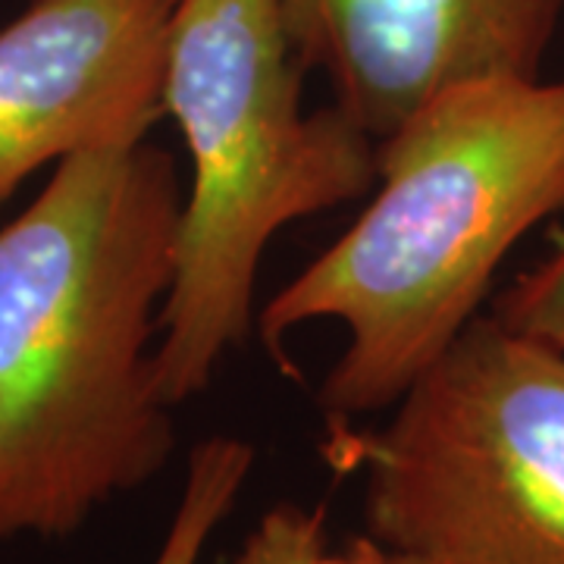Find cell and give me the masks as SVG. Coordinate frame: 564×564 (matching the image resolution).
Listing matches in <instances>:
<instances>
[{"label": "cell", "mask_w": 564, "mask_h": 564, "mask_svg": "<svg viewBox=\"0 0 564 564\" xmlns=\"http://www.w3.org/2000/svg\"><path fill=\"white\" fill-rule=\"evenodd\" d=\"M182 198L166 148L107 144L0 229V543L73 536L170 462L154 351Z\"/></svg>", "instance_id": "1"}, {"label": "cell", "mask_w": 564, "mask_h": 564, "mask_svg": "<svg viewBox=\"0 0 564 564\" xmlns=\"http://www.w3.org/2000/svg\"><path fill=\"white\" fill-rule=\"evenodd\" d=\"M564 210V79L448 88L380 141L370 202L261 311V336L339 323L336 421L380 414L480 317L505 258Z\"/></svg>", "instance_id": "2"}, {"label": "cell", "mask_w": 564, "mask_h": 564, "mask_svg": "<svg viewBox=\"0 0 564 564\" xmlns=\"http://www.w3.org/2000/svg\"><path fill=\"white\" fill-rule=\"evenodd\" d=\"M304 69L280 0L176 3L163 113L192 176L154 351L170 408L202 395L251 333L258 270L282 229L377 185L380 141L339 104L307 110Z\"/></svg>", "instance_id": "3"}, {"label": "cell", "mask_w": 564, "mask_h": 564, "mask_svg": "<svg viewBox=\"0 0 564 564\" xmlns=\"http://www.w3.org/2000/svg\"><path fill=\"white\" fill-rule=\"evenodd\" d=\"M361 452L364 527L436 564H564V351L480 314Z\"/></svg>", "instance_id": "4"}, {"label": "cell", "mask_w": 564, "mask_h": 564, "mask_svg": "<svg viewBox=\"0 0 564 564\" xmlns=\"http://www.w3.org/2000/svg\"><path fill=\"white\" fill-rule=\"evenodd\" d=\"M180 0H32L0 29V207L41 166L148 139Z\"/></svg>", "instance_id": "5"}, {"label": "cell", "mask_w": 564, "mask_h": 564, "mask_svg": "<svg viewBox=\"0 0 564 564\" xmlns=\"http://www.w3.org/2000/svg\"><path fill=\"white\" fill-rule=\"evenodd\" d=\"M307 69L377 141L448 88L540 79L564 0H280Z\"/></svg>", "instance_id": "6"}, {"label": "cell", "mask_w": 564, "mask_h": 564, "mask_svg": "<svg viewBox=\"0 0 564 564\" xmlns=\"http://www.w3.org/2000/svg\"><path fill=\"white\" fill-rule=\"evenodd\" d=\"M254 470V448L239 436H207L185 464L180 502L151 564H202L217 527L232 514Z\"/></svg>", "instance_id": "7"}, {"label": "cell", "mask_w": 564, "mask_h": 564, "mask_svg": "<svg viewBox=\"0 0 564 564\" xmlns=\"http://www.w3.org/2000/svg\"><path fill=\"white\" fill-rule=\"evenodd\" d=\"M226 564H436L373 540L370 533L336 543L326 505H270Z\"/></svg>", "instance_id": "8"}, {"label": "cell", "mask_w": 564, "mask_h": 564, "mask_svg": "<svg viewBox=\"0 0 564 564\" xmlns=\"http://www.w3.org/2000/svg\"><path fill=\"white\" fill-rule=\"evenodd\" d=\"M496 317L564 351V245L499 295Z\"/></svg>", "instance_id": "9"}]
</instances>
